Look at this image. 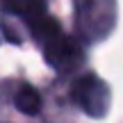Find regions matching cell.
<instances>
[{"label":"cell","instance_id":"4","mask_svg":"<svg viewBox=\"0 0 123 123\" xmlns=\"http://www.w3.org/2000/svg\"><path fill=\"white\" fill-rule=\"evenodd\" d=\"M5 9L14 16H18L27 27L37 23L39 18L48 16L43 0H5Z\"/></svg>","mask_w":123,"mask_h":123},{"label":"cell","instance_id":"2","mask_svg":"<svg viewBox=\"0 0 123 123\" xmlns=\"http://www.w3.org/2000/svg\"><path fill=\"white\" fill-rule=\"evenodd\" d=\"M71 98L84 114L93 119H103L110 110V89L93 73H87L75 80V84L71 87Z\"/></svg>","mask_w":123,"mask_h":123},{"label":"cell","instance_id":"3","mask_svg":"<svg viewBox=\"0 0 123 123\" xmlns=\"http://www.w3.org/2000/svg\"><path fill=\"white\" fill-rule=\"evenodd\" d=\"M43 57L57 73H71V71H75L82 64L84 53L73 39L57 34L43 43Z\"/></svg>","mask_w":123,"mask_h":123},{"label":"cell","instance_id":"1","mask_svg":"<svg viewBox=\"0 0 123 123\" xmlns=\"http://www.w3.org/2000/svg\"><path fill=\"white\" fill-rule=\"evenodd\" d=\"M116 23L114 0H75V27L89 43L105 39Z\"/></svg>","mask_w":123,"mask_h":123},{"label":"cell","instance_id":"5","mask_svg":"<svg viewBox=\"0 0 123 123\" xmlns=\"http://www.w3.org/2000/svg\"><path fill=\"white\" fill-rule=\"evenodd\" d=\"M14 105H16L18 112H23L27 116H34L41 112V93L30 84H23V87H18L16 96H14Z\"/></svg>","mask_w":123,"mask_h":123}]
</instances>
